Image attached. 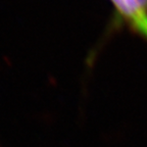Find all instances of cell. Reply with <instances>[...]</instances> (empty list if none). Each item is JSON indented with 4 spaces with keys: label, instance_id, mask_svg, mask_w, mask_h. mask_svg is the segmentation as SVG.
<instances>
[{
    "label": "cell",
    "instance_id": "1",
    "mask_svg": "<svg viewBox=\"0 0 147 147\" xmlns=\"http://www.w3.org/2000/svg\"><path fill=\"white\" fill-rule=\"evenodd\" d=\"M119 18L147 41V0H110Z\"/></svg>",
    "mask_w": 147,
    "mask_h": 147
}]
</instances>
